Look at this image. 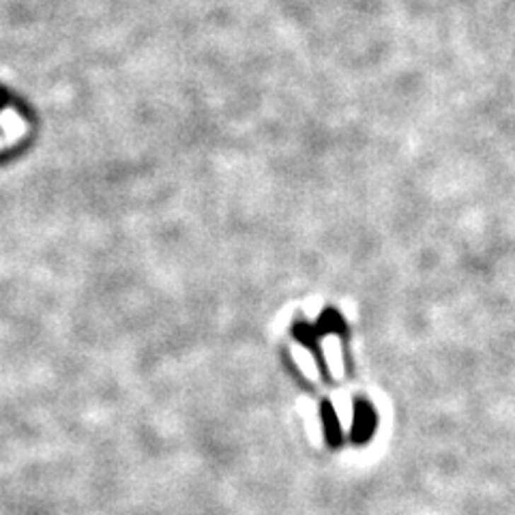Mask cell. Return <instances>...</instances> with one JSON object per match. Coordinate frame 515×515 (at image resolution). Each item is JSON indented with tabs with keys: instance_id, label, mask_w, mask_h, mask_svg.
Listing matches in <instances>:
<instances>
[{
	"instance_id": "obj_2",
	"label": "cell",
	"mask_w": 515,
	"mask_h": 515,
	"mask_svg": "<svg viewBox=\"0 0 515 515\" xmlns=\"http://www.w3.org/2000/svg\"><path fill=\"white\" fill-rule=\"evenodd\" d=\"M290 352H292V359L299 365V369L305 374V378H309L311 382H316L320 378V374H318V365L313 361V354L305 346H301V344H292L290 346Z\"/></svg>"
},
{
	"instance_id": "obj_3",
	"label": "cell",
	"mask_w": 515,
	"mask_h": 515,
	"mask_svg": "<svg viewBox=\"0 0 515 515\" xmlns=\"http://www.w3.org/2000/svg\"><path fill=\"white\" fill-rule=\"evenodd\" d=\"M333 406H335V412H337V421H340L342 432H344V434H348V432L352 429V419H354L350 398H348V395H335Z\"/></svg>"
},
{
	"instance_id": "obj_1",
	"label": "cell",
	"mask_w": 515,
	"mask_h": 515,
	"mask_svg": "<svg viewBox=\"0 0 515 515\" xmlns=\"http://www.w3.org/2000/svg\"><path fill=\"white\" fill-rule=\"evenodd\" d=\"M322 354L327 361V369L335 380H342L346 376V365H344V354H342V340L335 333H329L320 340Z\"/></svg>"
},
{
	"instance_id": "obj_4",
	"label": "cell",
	"mask_w": 515,
	"mask_h": 515,
	"mask_svg": "<svg viewBox=\"0 0 515 515\" xmlns=\"http://www.w3.org/2000/svg\"><path fill=\"white\" fill-rule=\"evenodd\" d=\"M0 122H3V127H5V132L9 134V136H18L20 132H22V122H20V118L11 112V110H7L5 114H3V118H0Z\"/></svg>"
}]
</instances>
